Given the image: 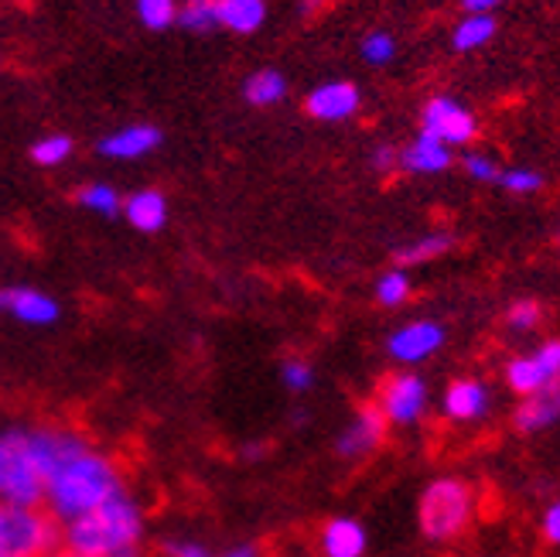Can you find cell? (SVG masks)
<instances>
[{
    "label": "cell",
    "instance_id": "obj_1",
    "mask_svg": "<svg viewBox=\"0 0 560 557\" xmlns=\"http://www.w3.org/2000/svg\"><path fill=\"white\" fill-rule=\"evenodd\" d=\"M24 449L45 479V510L55 523H72L124 492L120 465L90 438L69 428H24Z\"/></svg>",
    "mask_w": 560,
    "mask_h": 557
},
{
    "label": "cell",
    "instance_id": "obj_2",
    "mask_svg": "<svg viewBox=\"0 0 560 557\" xmlns=\"http://www.w3.org/2000/svg\"><path fill=\"white\" fill-rule=\"evenodd\" d=\"M144 526V510L124 489L93 513L62 523V550L75 557H140Z\"/></svg>",
    "mask_w": 560,
    "mask_h": 557
},
{
    "label": "cell",
    "instance_id": "obj_3",
    "mask_svg": "<svg viewBox=\"0 0 560 557\" xmlns=\"http://www.w3.org/2000/svg\"><path fill=\"white\" fill-rule=\"evenodd\" d=\"M479 513V492L462 476H438L417 499V526L431 544H452Z\"/></svg>",
    "mask_w": 560,
    "mask_h": 557
},
{
    "label": "cell",
    "instance_id": "obj_4",
    "mask_svg": "<svg viewBox=\"0 0 560 557\" xmlns=\"http://www.w3.org/2000/svg\"><path fill=\"white\" fill-rule=\"evenodd\" d=\"M62 550V526L45 507L0 503V557H48Z\"/></svg>",
    "mask_w": 560,
    "mask_h": 557
},
{
    "label": "cell",
    "instance_id": "obj_5",
    "mask_svg": "<svg viewBox=\"0 0 560 557\" xmlns=\"http://www.w3.org/2000/svg\"><path fill=\"white\" fill-rule=\"evenodd\" d=\"M4 441V472H0V503L14 507H42L45 503V479L24 449V428H11L0 434Z\"/></svg>",
    "mask_w": 560,
    "mask_h": 557
},
{
    "label": "cell",
    "instance_id": "obj_6",
    "mask_svg": "<svg viewBox=\"0 0 560 557\" xmlns=\"http://www.w3.org/2000/svg\"><path fill=\"white\" fill-rule=\"evenodd\" d=\"M376 407H380L383 421L389 428H413V425L424 421V414L431 407V386H428L424 376L413 373V370L389 373L380 383Z\"/></svg>",
    "mask_w": 560,
    "mask_h": 557
},
{
    "label": "cell",
    "instance_id": "obj_7",
    "mask_svg": "<svg viewBox=\"0 0 560 557\" xmlns=\"http://www.w3.org/2000/svg\"><path fill=\"white\" fill-rule=\"evenodd\" d=\"M502 376H506V386L516 397H534L540 390L560 383V339H544L537 349L513 356Z\"/></svg>",
    "mask_w": 560,
    "mask_h": 557
},
{
    "label": "cell",
    "instance_id": "obj_8",
    "mask_svg": "<svg viewBox=\"0 0 560 557\" xmlns=\"http://www.w3.org/2000/svg\"><path fill=\"white\" fill-rule=\"evenodd\" d=\"M447 343V328L434 318H413L397 325L386 336V356L394 359L397 367H420L434 359Z\"/></svg>",
    "mask_w": 560,
    "mask_h": 557
},
{
    "label": "cell",
    "instance_id": "obj_9",
    "mask_svg": "<svg viewBox=\"0 0 560 557\" xmlns=\"http://www.w3.org/2000/svg\"><path fill=\"white\" fill-rule=\"evenodd\" d=\"M420 134L434 137V141L447 144V148H462L468 144L475 134H479V120L471 117V109L462 106L452 96H434L424 114H420Z\"/></svg>",
    "mask_w": 560,
    "mask_h": 557
},
{
    "label": "cell",
    "instance_id": "obj_10",
    "mask_svg": "<svg viewBox=\"0 0 560 557\" xmlns=\"http://www.w3.org/2000/svg\"><path fill=\"white\" fill-rule=\"evenodd\" d=\"M386 421L376 404H362L349 421L346 428L339 431V438H335V455L346 459V462H362L370 459L373 452H380V444L386 441Z\"/></svg>",
    "mask_w": 560,
    "mask_h": 557
},
{
    "label": "cell",
    "instance_id": "obj_11",
    "mask_svg": "<svg viewBox=\"0 0 560 557\" xmlns=\"http://www.w3.org/2000/svg\"><path fill=\"white\" fill-rule=\"evenodd\" d=\"M492 401H495L492 386L486 380L462 376V380H452L444 386L441 414L452 425H475V421H486V417L492 414Z\"/></svg>",
    "mask_w": 560,
    "mask_h": 557
},
{
    "label": "cell",
    "instance_id": "obj_12",
    "mask_svg": "<svg viewBox=\"0 0 560 557\" xmlns=\"http://www.w3.org/2000/svg\"><path fill=\"white\" fill-rule=\"evenodd\" d=\"M362 103V93L355 82H346V79H335V82H322L312 93L304 96V109L312 114L315 120H349Z\"/></svg>",
    "mask_w": 560,
    "mask_h": 557
},
{
    "label": "cell",
    "instance_id": "obj_13",
    "mask_svg": "<svg viewBox=\"0 0 560 557\" xmlns=\"http://www.w3.org/2000/svg\"><path fill=\"white\" fill-rule=\"evenodd\" d=\"M0 312L14 315L24 325H55L62 315L59 301L38 288H0Z\"/></svg>",
    "mask_w": 560,
    "mask_h": 557
},
{
    "label": "cell",
    "instance_id": "obj_14",
    "mask_svg": "<svg viewBox=\"0 0 560 557\" xmlns=\"http://www.w3.org/2000/svg\"><path fill=\"white\" fill-rule=\"evenodd\" d=\"M560 425V383L540 390L534 397H520L513 410V428L520 434H540Z\"/></svg>",
    "mask_w": 560,
    "mask_h": 557
},
{
    "label": "cell",
    "instance_id": "obj_15",
    "mask_svg": "<svg viewBox=\"0 0 560 557\" xmlns=\"http://www.w3.org/2000/svg\"><path fill=\"white\" fill-rule=\"evenodd\" d=\"M161 144V130L151 127V124H133V127H124L117 134L103 137V141L96 144V151L103 158H114V161H137L151 154L154 148Z\"/></svg>",
    "mask_w": 560,
    "mask_h": 557
},
{
    "label": "cell",
    "instance_id": "obj_16",
    "mask_svg": "<svg viewBox=\"0 0 560 557\" xmlns=\"http://www.w3.org/2000/svg\"><path fill=\"white\" fill-rule=\"evenodd\" d=\"M370 547L366 526L352 517H335L322 526V554L325 557H362Z\"/></svg>",
    "mask_w": 560,
    "mask_h": 557
},
{
    "label": "cell",
    "instance_id": "obj_17",
    "mask_svg": "<svg viewBox=\"0 0 560 557\" xmlns=\"http://www.w3.org/2000/svg\"><path fill=\"white\" fill-rule=\"evenodd\" d=\"M452 161H455L452 148L434 141L428 134H417V141L400 151V169L410 175H441L452 169Z\"/></svg>",
    "mask_w": 560,
    "mask_h": 557
},
{
    "label": "cell",
    "instance_id": "obj_18",
    "mask_svg": "<svg viewBox=\"0 0 560 557\" xmlns=\"http://www.w3.org/2000/svg\"><path fill=\"white\" fill-rule=\"evenodd\" d=\"M120 212L127 216V222L133 230L158 233V230H164V222H167V199L158 188H140V192L130 195V199H124Z\"/></svg>",
    "mask_w": 560,
    "mask_h": 557
},
{
    "label": "cell",
    "instance_id": "obj_19",
    "mask_svg": "<svg viewBox=\"0 0 560 557\" xmlns=\"http://www.w3.org/2000/svg\"><path fill=\"white\" fill-rule=\"evenodd\" d=\"M212 8H215V21L236 35H254L267 21L264 0H212Z\"/></svg>",
    "mask_w": 560,
    "mask_h": 557
},
{
    "label": "cell",
    "instance_id": "obj_20",
    "mask_svg": "<svg viewBox=\"0 0 560 557\" xmlns=\"http://www.w3.org/2000/svg\"><path fill=\"white\" fill-rule=\"evenodd\" d=\"M455 246V236L452 233H428L420 236L407 246L397 250V267H417V264H431L438 257H444L447 250Z\"/></svg>",
    "mask_w": 560,
    "mask_h": 557
},
{
    "label": "cell",
    "instance_id": "obj_21",
    "mask_svg": "<svg viewBox=\"0 0 560 557\" xmlns=\"http://www.w3.org/2000/svg\"><path fill=\"white\" fill-rule=\"evenodd\" d=\"M243 96L254 106H273L288 96V79L277 69H260L243 82Z\"/></svg>",
    "mask_w": 560,
    "mask_h": 557
},
{
    "label": "cell",
    "instance_id": "obj_22",
    "mask_svg": "<svg viewBox=\"0 0 560 557\" xmlns=\"http://www.w3.org/2000/svg\"><path fill=\"white\" fill-rule=\"evenodd\" d=\"M495 18L492 14H468L458 27H455V35H452V45L458 51H475V48H482L495 38Z\"/></svg>",
    "mask_w": 560,
    "mask_h": 557
},
{
    "label": "cell",
    "instance_id": "obj_23",
    "mask_svg": "<svg viewBox=\"0 0 560 557\" xmlns=\"http://www.w3.org/2000/svg\"><path fill=\"white\" fill-rule=\"evenodd\" d=\"M413 294V281L407 267H389L386 274H380L376 281V301L383 304V309H400V304H407Z\"/></svg>",
    "mask_w": 560,
    "mask_h": 557
},
{
    "label": "cell",
    "instance_id": "obj_24",
    "mask_svg": "<svg viewBox=\"0 0 560 557\" xmlns=\"http://www.w3.org/2000/svg\"><path fill=\"white\" fill-rule=\"evenodd\" d=\"M79 206H82V209H90V212H96V216L114 219V216L124 209V199H120V192H117L114 185L96 182V185H86V188L79 192Z\"/></svg>",
    "mask_w": 560,
    "mask_h": 557
},
{
    "label": "cell",
    "instance_id": "obj_25",
    "mask_svg": "<svg viewBox=\"0 0 560 557\" xmlns=\"http://www.w3.org/2000/svg\"><path fill=\"white\" fill-rule=\"evenodd\" d=\"M544 325V304L534 298H520L506 309V328L516 332V336H529Z\"/></svg>",
    "mask_w": 560,
    "mask_h": 557
},
{
    "label": "cell",
    "instance_id": "obj_26",
    "mask_svg": "<svg viewBox=\"0 0 560 557\" xmlns=\"http://www.w3.org/2000/svg\"><path fill=\"white\" fill-rule=\"evenodd\" d=\"M69 158H72V137L69 134H48L32 144V161L42 164V169H55V164H66Z\"/></svg>",
    "mask_w": 560,
    "mask_h": 557
},
{
    "label": "cell",
    "instance_id": "obj_27",
    "mask_svg": "<svg viewBox=\"0 0 560 557\" xmlns=\"http://www.w3.org/2000/svg\"><path fill=\"white\" fill-rule=\"evenodd\" d=\"M137 18L144 27H151V32H164V27L175 24L178 4L175 0H137Z\"/></svg>",
    "mask_w": 560,
    "mask_h": 557
},
{
    "label": "cell",
    "instance_id": "obj_28",
    "mask_svg": "<svg viewBox=\"0 0 560 557\" xmlns=\"http://www.w3.org/2000/svg\"><path fill=\"white\" fill-rule=\"evenodd\" d=\"M164 550L172 557H257V547L246 544V547H230V550H209L199 541H167Z\"/></svg>",
    "mask_w": 560,
    "mask_h": 557
},
{
    "label": "cell",
    "instance_id": "obj_29",
    "mask_svg": "<svg viewBox=\"0 0 560 557\" xmlns=\"http://www.w3.org/2000/svg\"><path fill=\"white\" fill-rule=\"evenodd\" d=\"M280 383H284L291 394H307L315 386V367L307 359H284L280 363Z\"/></svg>",
    "mask_w": 560,
    "mask_h": 557
},
{
    "label": "cell",
    "instance_id": "obj_30",
    "mask_svg": "<svg viewBox=\"0 0 560 557\" xmlns=\"http://www.w3.org/2000/svg\"><path fill=\"white\" fill-rule=\"evenodd\" d=\"M495 185H502L513 195H534V192L544 188V175L534 172V169H510V172H499Z\"/></svg>",
    "mask_w": 560,
    "mask_h": 557
},
{
    "label": "cell",
    "instance_id": "obj_31",
    "mask_svg": "<svg viewBox=\"0 0 560 557\" xmlns=\"http://www.w3.org/2000/svg\"><path fill=\"white\" fill-rule=\"evenodd\" d=\"M175 21L185 27V32H199V35H206V32H212V27H219L212 4H185Z\"/></svg>",
    "mask_w": 560,
    "mask_h": 557
},
{
    "label": "cell",
    "instance_id": "obj_32",
    "mask_svg": "<svg viewBox=\"0 0 560 557\" xmlns=\"http://www.w3.org/2000/svg\"><path fill=\"white\" fill-rule=\"evenodd\" d=\"M397 55V42L394 35H386V32H373L362 38V59H366L370 66H386L389 59Z\"/></svg>",
    "mask_w": 560,
    "mask_h": 557
},
{
    "label": "cell",
    "instance_id": "obj_33",
    "mask_svg": "<svg viewBox=\"0 0 560 557\" xmlns=\"http://www.w3.org/2000/svg\"><path fill=\"white\" fill-rule=\"evenodd\" d=\"M465 175L468 178H475V182H486V185H495L499 182V164L492 161V158H486V154H465Z\"/></svg>",
    "mask_w": 560,
    "mask_h": 557
},
{
    "label": "cell",
    "instance_id": "obj_34",
    "mask_svg": "<svg viewBox=\"0 0 560 557\" xmlns=\"http://www.w3.org/2000/svg\"><path fill=\"white\" fill-rule=\"evenodd\" d=\"M540 534H544L547 544L560 547V499H553V503L544 510V517H540Z\"/></svg>",
    "mask_w": 560,
    "mask_h": 557
},
{
    "label": "cell",
    "instance_id": "obj_35",
    "mask_svg": "<svg viewBox=\"0 0 560 557\" xmlns=\"http://www.w3.org/2000/svg\"><path fill=\"white\" fill-rule=\"evenodd\" d=\"M373 169L376 172H394V169H400V151L397 148H389V144H383V148H376L373 151Z\"/></svg>",
    "mask_w": 560,
    "mask_h": 557
},
{
    "label": "cell",
    "instance_id": "obj_36",
    "mask_svg": "<svg viewBox=\"0 0 560 557\" xmlns=\"http://www.w3.org/2000/svg\"><path fill=\"white\" fill-rule=\"evenodd\" d=\"M462 4H465L468 14H489L495 4H502V0H462Z\"/></svg>",
    "mask_w": 560,
    "mask_h": 557
},
{
    "label": "cell",
    "instance_id": "obj_37",
    "mask_svg": "<svg viewBox=\"0 0 560 557\" xmlns=\"http://www.w3.org/2000/svg\"><path fill=\"white\" fill-rule=\"evenodd\" d=\"M325 4V0H301V8L307 11V14H312V11H318Z\"/></svg>",
    "mask_w": 560,
    "mask_h": 557
},
{
    "label": "cell",
    "instance_id": "obj_38",
    "mask_svg": "<svg viewBox=\"0 0 560 557\" xmlns=\"http://www.w3.org/2000/svg\"><path fill=\"white\" fill-rule=\"evenodd\" d=\"M48 557H75V554H69V550H55V554H48Z\"/></svg>",
    "mask_w": 560,
    "mask_h": 557
},
{
    "label": "cell",
    "instance_id": "obj_39",
    "mask_svg": "<svg viewBox=\"0 0 560 557\" xmlns=\"http://www.w3.org/2000/svg\"><path fill=\"white\" fill-rule=\"evenodd\" d=\"M0 472H4V441H0Z\"/></svg>",
    "mask_w": 560,
    "mask_h": 557
},
{
    "label": "cell",
    "instance_id": "obj_40",
    "mask_svg": "<svg viewBox=\"0 0 560 557\" xmlns=\"http://www.w3.org/2000/svg\"><path fill=\"white\" fill-rule=\"evenodd\" d=\"M185 4H212V0H185Z\"/></svg>",
    "mask_w": 560,
    "mask_h": 557
}]
</instances>
